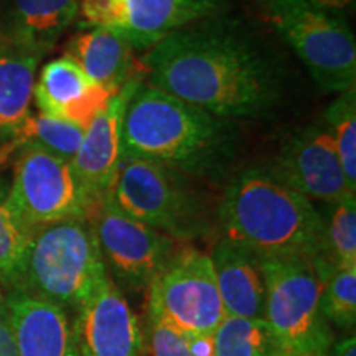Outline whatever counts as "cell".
Returning <instances> with one entry per match:
<instances>
[{
    "label": "cell",
    "instance_id": "4fadbf2b",
    "mask_svg": "<svg viewBox=\"0 0 356 356\" xmlns=\"http://www.w3.org/2000/svg\"><path fill=\"white\" fill-rule=\"evenodd\" d=\"M74 314L78 356H144V328L111 277Z\"/></svg>",
    "mask_w": 356,
    "mask_h": 356
},
{
    "label": "cell",
    "instance_id": "7a4b0ae2",
    "mask_svg": "<svg viewBox=\"0 0 356 356\" xmlns=\"http://www.w3.org/2000/svg\"><path fill=\"white\" fill-rule=\"evenodd\" d=\"M234 122L142 81L122 122V159L145 160L198 181L231 177L238 160Z\"/></svg>",
    "mask_w": 356,
    "mask_h": 356
},
{
    "label": "cell",
    "instance_id": "2e32d148",
    "mask_svg": "<svg viewBox=\"0 0 356 356\" xmlns=\"http://www.w3.org/2000/svg\"><path fill=\"white\" fill-rule=\"evenodd\" d=\"M19 356H78L73 320L68 312L24 291H8Z\"/></svg>",
    "mask_w": 356,
    "mask_h": 356
},
{
    "label": "cell",
    "instance_id": "e0dca14e",
    "mask_svg": "<svg viewBox=\"0 0 356 356\" xmlns=\"http://www.w3.org/2000/svg\"><path fill=\"white\" fill-rule=\"evenodd\" d=\"M210 259L226 315L264 318L266 280L261 256L221 236L211 249Z\"/></svg>",
    "mask_w": 356,
    "mask_h": 356
},
{
    "label": "cell",
    "instance_id": "277c9868",
    "mask_svg": "<svg viewBox=\"0 0 356 356\" xmlns=\"http://www.w3.org/2000/svg\"><path fill=\"white\" fill-rule=\"evenodd\" d=\"M108 277L91 222L65 220L30 236L19 291L76 312Z\"/></svg>",
    "mask_w": 356,
    "mask_h": 356
},
{
    "label": "cell",
    "instance_id": "4316f807",
    "mask_svg": "<svg viewBox=\"0 0 356 356\" xmlns=\"http://www.w3.org/2000/svg\"><path fill=\"white\" fill-rule=\"evenodd\" d=\"M145 343L152 356H215L211 337L186 335L145 315Z\"/></svg>",
    "mask_w": 356,
    "mask_h": 356
},
{
    "label": "cell",
    "instance_id": "ba28073f",
    "mask_svg": "<svg viewBox=\"0 0 356 356\" xmlns=\"http://www.w3.org/2000/svg\"><path fill=\"white\" fill-rule=\"evenodd\" d=\"M145 315L195 337H211L226 317L208 252L177 248L147 287Z\"/></svg>",
    "mask_w": 356,
    "mask_h": 356
},
{
    "label": "cell",
    "instance_id": "ffe728a7",
    "mask_svg": "<svg viewBox=\"0 0 356 356\" xmlns=\"http://www.w3.org/2000/svg\"><path fill=\"white\" fill-rule=\"evenodd\" d=\"M43 58L42 53L0 35V149L30 115L35 74Z\"/></svg>",
    "mask_w": 356,
    "mask_h": 356
},
{
    "label": "cell",
    "instance_id": "f546056e",
    "mask_svg": "<svg viewBox=\"0 0 356 356\" xmlns=\"http://www.w3.org/2000/svg\"><path fill=\"white\" fill-rule=\"evenodd\" d=\"M305 2L314 3V6L328 8V10H335V12H341L343 8L353 6L355 0H305Z\"/></svg>",
    "mask_w": 356,
    "mask_h": 356
},
{
    "label": "cell",
    "instance_id": "44dd1931",
    "mask_svg": "<svg viewBox=\"0 0 356 356\" xmlns=\"http://www.w3.org/2000/svg\"><path fill=\"white\" fill-rule=\"evenodd\" d=\"M320 215V254L310 266L323 284L337 269L356 267V195L327 203V211Z\"/></svg>",
    "mask_w": 356,
    "mask_h": 356
},
{
    "label": "cell",
    "instance_id": "1f68e13d",
    "mask_svg": "<svg viewBox=\"0 0 356 356\" xmlns=\"http://www.w3.org/2000/svg\"><path fill=\"white\" fill-rule=\"evenodd\" d=\"M3 296V293H2V291H0V297H2Z\"/></svg>",
    "mask_w": 356,
    "mask_h": 356
},
{
    "label": "cell",
    "instance_id": "83f0119b",
    "mask_svg": "<svg viewBox=\"0 0 356 356\" xmlns=\"http://www.w3.org/2000/svg\"><path fill=\"white\" fill-rule=\"evenodd\" d=\"M0 356H19L6 293L0 297Z\"/></svg>",
    "mask_w": 356,
    "mask_h": 356
},
{
    "label": "cell",
    "instance_id": "d6986e66",
    "mask_svg": "<svg viewBox=\"0 0 356 356\" xmlns=\"http://www.w3.org/2000/svg\"><path fill=\"white\" fill-rule=\"evenodd\" d=\"M65 55L111 96L118 95L129 81L139 78L134 76L137 68L134 47L111 30H83L66 43Z\"/></svg>",
    "mask_w": 356,
    "mask_h": 356
},
{
    "label": "cell",
    "instance_id": "ac0fdd59",
    "mask_svg": "<svg viewBox=\"0 0 356 356\" xmlns=\"http://www.w3.org/2000/svg\"><path fill=\"white\" fill-rule=\"evenodd\" d=\"M78 13L79 0H7L0 35L47 56Z\"/></svg>",
    "mask_w": 356,
    "mask_h": 356
},
{
    "label": "cell",
    "instance_id": "9a60e30c",
    "mask_svg": "<svg viewBox=\"0 0 356 356\" xmlns=\"http://www.w3.org/2000/svg\"><path fill=\"white\" fill-rule=\"evenodd\" d=\"M113 97L92 83L66 55L44 65L33 88V99L42 114L63 119L83 129L89 126Z\"/></svg>",
    "mask_w": 356,
    "mask_h": 356
},
{
    "label": "cell",
    "instance_id": "8fae6325",
    "mask_svg": "<svg viewBox=\"0 0 356 356\" xmlns=\"http://www.w3.org/2000/svg\"><path fill=\"white\" fill-rule=\"evenodd\" d=\"M234 0H79L78 26L104 29L149 50L186 25L231 12Z\"/></svg>",
    "mask_w": 356,
    "mask_h": 356
},
{
    "label": "cell",
    "instance_id": "5b68a950",
    "mask_svg": "<svg viewBox=\"0 0 356 356\" xmlns=\"http://www.w3.org/2000/svg\"><path fill=\"white\" fill-rule=\"evenodd\" d=\"M197 181L157 163L122 159L113 200L127 215L173 241L188 243L218 226L216 210Z\"/></svg>",
    "mask_w": 356,
    "mask_h": 356
},
{
    "label": "cell",
    "instance_id": "30bf717a",
    "mask_svg": "<svg viewBox=\"0 0 356 356\" xmlns=\"http://www.w3.org/2000/svg\"><path fill=\"white\" fill-rule=\"evenodd\" d=\"M111 280L119 291L145 292L177 251V241L115 204L113 195L89 216Z\"/></svg>",
    "mask_w": 356,
    "mask_h": 356
},
{
    "label": "cell",
    "instance_id": "603a6c76",
    "mask_svg": "<svg viewBox=\"0 0 356 356\" xmlns=\"http://www.w3.org/2000/svg\"><path fill=\"white\" fill-rule=\"evenodd\" d=\"M215 356H284L264 318L226 315L211 335Z\"/></svg>",
    "mask_w": 356,
    "mask_h": 356
},
{
    "label": "cell",
    "instance_id": "7c38bea8",
    "mask_svg": "<svg viewBox=\"0 0 356 356\" xmlns=\"http://www.w3.org/2000/svg\"><path fill=\"white\" fill-rule=\"evenodd\" d=\"M270 165L297 191L325 204L356 191L346 180L335 142L323 121L293 134Z\"/></svg>",
    "mask_w": 356,
    "mask_h": 356
},
{
    "label": "cell",
    "instance_id": "484cf974",
    "mask_svg": "<svg viewBox=\"0 0 356 356\" xmlns=\"http://www.w3.org/2000/svg\"><path fill=\"white\" fill-rule=\"evenodd\" d=\"M320 305L325 318L340 330H353L356 323V267L337 269L322 284Z\"/></svg>",
    "mask_w": 356,
    "mask_h": 356
},
{
    "label": "cell",
    "instance_id": "8992f818",
    "mask_svg": "<svg viewBox=\"0 0 356 356\" xmlns=\"http://www.w3.org/2000/svg\"><path fill=\"white\" fill-rule=\"evenodd\" d=\"M266 19L325 92L356 84V40L341 12L305 0H267Z\"/></svg>",
    "mask_w": 356,
    "mask_h": 356
},
{
    "label": "cell",
    "instance_id": "7402d4cb",
    "mask_svg": "<svg viewBox=\"0 0 356 356\" xmlns=\"http://www.w3.org/2000/svg\"><path fill=\"white\" fill-rule=\"evenodd\" d=\"M84 129L76 124L47 114H30L13 139L0 149V163L15 157L25 147H38L71 162L81 145Z\"/></svg>",
    "mask_w": 356,
    "mask_h": 356
},
{
    "label": "cell",
    "instance_id": "6da1fadb",
    "mask_svg": "<svg viewBox=\"0 0 356 356\" xmlns=\"http://www.w3.org/2000/svg\"><path fill=\"white\" fill-rule=\"evenodd\" d=\"M142 68L147 84L231 122L270 119L291 88L282 53L229 12L167 35L147 50Z\"/></svg>",
    "mask_w": 356,
    "mask_h": 356
},
{
    "label": "cell",
    "instance_id": "4dcf8cb0",
    "mask_svg": "<svg viewBox=\"0 0 356 356\" xmlns=\"http://www.w3.org/2000/svg\"><path fill=\"white\" fill-rule=\"evenodd\" d=\"M6 2H7V0H0V20H2L3 10H6Z\"/></svg>",
    "mask_w": 356,
    "mask_h": 356
},
{
    "label": "cell",
    "instance_id": "9c48e42d",
    "mask_svg": "<svg viewBox=\"0 0 356 356\" xmlns=\"http://www.w3.org/2000/svg\"><path fill=\"white\" fill-rule=\"evenodd\" d=\"M7 203L30 236L53 222L91 216L71 162L38 147H25L13 157Z\"/></svg>",
    "mask_w": 356,
    "mask_h": 356
},
{
    "label": "cell",
    "instance_id": "f1b7e54d",
    "mask_svg": "<svg viewBox=\"0 0 356 356\" xmlns=\"http://www.w3.org/2000/svg\"><path fill=\"white\" fill-rule=\"evenodd\" d=\"M325 356H356V337L351 332L350 335H346L340 340H335L328 348Z\"/></svg>",
    "mask_w": 356,
    "mask_h": 356
},
{
    "label": "cell",
    "instance_id": "52a82bcc",
    "mask_svg": "<svg viewBox=\"0 0 356 356\" xmlns=\"http://www.w3.org/2000/svg\"><path fill=\"white\" fill-rule=\"evenodd\" d=\"M266 280L264 320L284 356H325L333 327L325 318L322 282L304 257H261Z\"/></svg>",
    "mask_w": 356,
    "mask_h": 356
},
{
    "label": "cell",
    "instance_id": "cb8c5ba5",
    "mask_svg": "<svg viewBox=\"0 0 356 356\" xmlns=\"http://www.w3.org/2000/svg\"><path fill=\"white\" fill-rule=\"evenodd\" d=\"M30 234L7 203V186L0 181V287L19 291Z\"/></svg>",
    "mask_w": 356,
    "mask_h": 356
},
{
    "label": "cell",
    "instance_id": "d4e9b609",
    "mask_svg": "<svg viewBox=\"0 0 356 356\" xmlns=\"http://www.w3.org/2000/svg\"><path fill=\"white\" fill-rule=\"evenodd\" d=\"M322 121L335 142L346 180L356 190V88L340 92Z\"/></svg>",
    "mask_w": 356,
    "mask_h": 356
},
{
    "label": "cell",
    "instance_id": "5bb4252c",
    "mask_svg": "<svg viewBox=\"0 0 356 356\" xmlns=\"http://www.w3.org/2000/svg\"><path fill=\"white\" fill-rule=\"evenodd\" d=\"M140 83V76L129 81L89 122L84 129L81 145L71 160L78 184L91 207V215L102 200L113 195L115 177L122 162L124 114Z\"/></svg>",
    "mask_w": 356,
    "mask_h": 356
},
{
    "label": "cell",
    "instance_id": "3957f363",
    "mask_svg": "<svg viewBox=\"0 0 356 356\" xmlns=\"http://www.w3.org/2000/svg\"><path fill=\"white\" fill-rule=\"evenodd\" d=\"M216 222L226 238L261 257L317 261L322 215L273 165H252L229 177L216 204Z\"/></svg>",
    "mask_w": 356,
    "mask_h": 356
}]
</instances>
